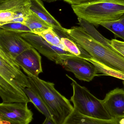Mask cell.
Here are the masks:
<instances>
[{
    "instance_id": "6da1fadb",
    "label": "cell",
    "mask_w": 124,
    "mask_h": 124,
    "mask_svg": "<svg viewBox=\"0 0 124 124\" xmlns=\"http://www.w3.org/2000/svg\"><path fill=\"white\" fill-rule=\"evenodd\" d=\"M65 31L93 59L107 67L124 73V57L111 51L93 38L81 26Z\"/></svg>"
},
{
    "instance_id": "7a4b0ae2",
    "label": "cell",
    "mask_w": 124,
    "mask_h": 124,
    "mask_svg": "<svg viewBox=\"0 0 124 124\" xmlns=\"http://www.w3.org/2000/svg\"><path fill=\"white\" fill-rule=\"evenodd\" d=\"M23 70L43 101L55 122L56 124H64L74 110L70 101L55 89L53 82L44 81L25 69Z\"/></svg>"
},
{
    "instance_id": "3957f363",
    "label": "cell",
    "mask_w": 124,
    "mask_h": 124,
    "mask_svg": "<svg viewBox=\"0 0 124 124\" xmlns=\"http://www.w3.org/2000/svg\"><path fill=\"white\" fill-rule=\"evenodd\" d=\"M71 6L78 17L96 27L102 23L117 20L124 14V3L118 0H98Z\"/></svg>"
},
{
    "instance_id": "277c9868",
    "label": "cell",
    "mask_w": 124,
    "mask_h": 124,
    "mask_svg": "<svg viewBox=\"0 0 124 124\" xmlns=\"http://www.w3.org/2000/svg\"><path fill=\"white\" fill-rule=\"evenodd\" d=\"M66 76L72 81L73 94L70 101L73 104L74 109L90 118L108 120L113 119L106 109L102 100L96 98L86 87L79 84L68 75Z\"/></svg>"
},
{
    "instance_id": "5b68a950",
    "label": "cell",
    "mask_w": 124,
    "mask_h": 124,
    "mask_svg": "<svg viewBox=\"0 0 124 124\" xmlns=\"http://www.w3.org/2000/svg\"><path fill=\"white\" fill-rule=\"evenodd\" d=\"M31 0H0V25L10 22L24 24L31 14Z\"/></svg>"
},
{
    "instance_id": "8992f818",
    "label": "cell",
    "mask_w": 124,
    "mask_h": 124,
    "mask_svg": "<svg viewBox=\"0 0 124 124\" xmlns=\"http://www.w3.org/2000/svg\"><path fill=\"white\" fill-rule=\"evenodd\" d=\"M59 65L66 70L73 73L81 81L89 82L95 77L99 76L94 65L85 59L73 55H61Z\"/></svg>"
},
{
    "instance_id": "52a82bcc",
    "label": "cell",
    "mask_w": 124,
    "mask_h": 124,
    "mask_svg": "<svg viewBox=\"0 0 124 124\" xmlns=\"http://www.w3.org/2000/svg\"><path fill=\"white\" fill-rule=\"evenodd\" d=\"M0 77L24 89L31 87L28 77L23 73L15 59L1 49H0Z\"/></svg>"
},
{
    "instance_id": "ba28073f",
    "label": "cell",
    "mask_w": 124,
    "mask_h": 124,
    "mask_svg": "<svg viewBox=\"0 0 124 124\" xmlns=\"http://www.w3.org/2000/svg\"><path fill=\"white\" fill-rule=\"evenodd\" d=\"M27 103H13L0 104V119L16 124H29L33 114L28 108Z\"/></svg>"
},
{
    "instance_id": "9c48e42d",
    "label": "cell",
    "mask_w": 124,
    "mask_h": 124,
    "mask_svg": "<svg viewBox=\"0 0 124 124\" xmlns=\"http://www.w3.org/2000/svg\"><path fill=\"white\" fill-rule=\"evenodd\" d=\"M21 35L32 47L57 64H59L62 55L67 54L74 56L69 52L66 51L50 44L41 36L33 33H21Z\"/></svg>"
},
{
    "instance_id": "30bf717a",
    "label": "cell",
    "mask_w": 124,
    "mask_h": 124,
    "mask_svg": "<svg viewBox=\"0 0 124 124\" xmlns=\"http://www.w3.org/2000/svg\"><path fill=\"white\" fill-rule=\"evenodd\" d=\"M21 33L0 28V49L15 59L22 52L32 47L22 38Z\"/></svg>"
},
{
    "instance_id": "8fae6325",
    "label": "cell",
    "mask_w": 124,
    "mask_h": 124,
    "mask_svg": "<svg viewBox=\"0 0 124 124\" xmlns=\"http://www.w3.org/2000/svg\"><path fill=\"white\" fill-rule=\"evenodd\" d=\"M0 96L5 103L30 102L24 89L0 77Z\"/></svg>"
},
{
    "instance_id": "7c38bea8",
    "label": "cell",
    "mask_w": 124,
    "mask_h": 124,
    "mask_svg": "<svg viewBox=\"0 0 124 124\" xmlns=\"http://www.w3.org/2000/svg\"><path fill=\"white\" fill-rule=\"evenodd\" d=\"M41 57L35 49L31 47L19 54L15 59L22 69H25L31 74L38 77L43 72Z\"/></svg>"
},
{
    "instance_id": "4fadbf2b",
    "label": "cell",
    "mask_w": 124,
    "mask_h": 124,
    "mask_svg": "<svg viewBox=\"0 0 124 124\" xmlns=\"http://www.w3.org/2000/svg\"><path fill=\"white\" fill-rule=\"evenodd\" d=\"M103 103L113 118H124V89L116 88L107 93Z\"/></svg>"
},
{
    "instance_id": "5bb4252c",
    "label": "cell",
    "mask_w": 124,
    "mask_h": 124,
    "mask_svg": "<svg viewBox=\"0 0 124 124\" xmlns=\"http://www.w3.org/2000/svg\"><path fill=\"white\" fill-rule=\"evenodd\" d=\"M55 32L59 37L61 43L66 48L68 51L75 56L85 59H90L91 55L76 42L66 32L65 28H53Z\"/></svg>"
},
{
    "instance_id": "9a60e30c",
    "label": "cell",
    "mask_w": 124,
    "mask_h": 124,
    "mask_svg": "<svg viewBox=\"0 0 124 124\" xmlns=\"http://www.w3.org/2000/svg\"><path fill=\"white\" fill-rule=\"evenodd\" d=\"M63 124H124V118L104 120L85 116L74 108Z\"/></svg>"
},
{
    "instance_id": "2e32d148",
    "label": "cell",
    "mask_w": 124,
    "mask_h": 124,
    "mask_svg": "<svg viewBox=\"0 0 124 124\" xmlns=\"http://www.w3.org/2000/svg\"><path fill=\"white\" fill-rule=\"evenodd\" d=\"M42 0H31V11L48 23L53 28H62L60 23L47 11Z\"/></svg>"
},
{
    "instance_id": "e0dca14e",
    "label": "cell",
    "mask_w": 124,
    "mask_h": 124,
    "mask_svg": "<svg viewBox=\"0 0 124 124\" xmlns=\"http://www.w3.org/2000/svg\"><path fill=\"white\" fill-rule=\"evenodd\" d=\"M30 84V87L24 89V91L30 99V102L32 103L36 109L45 116L46 118L52 119L51 115L43 101L36 90L33 84L31 82Z\"/></svg>"
},
{
    "instance_id": "ac0fdd59",
    "label": "cell",
    "mask_w": 124,
    "mask_h": 124,
    "mask_svg": "<svg viewBox=\"0 0 124 124\" xmlns=\"http://www.w3.org/2000/svg\"><path fill=\"white\" fill-rule=\"evenodd\" d=\"M24 24L31 30L32 33L37 35L52 27L32 11L26 18Z\"/></svg>"
},
{
    "instance_id": "d6986e66",
    "label": "cell",
    "mask_w": 124,
    "mask_h": 124,
    "mask_svg": "<svg viewBox=\"0 0 124 124\" xmlns=\"http://www.w3.org/2000/svg\"><path fill=\"white\" fill-rule=\"evenodd\" d=\"M100 25L111 31L116 38H121L124 40V14L117 20L102 23Z\"/></svg>"
},
{
    "instance_id": "ffe728a7",
    "label": "cell",
    "mask_w": 124,
    "mask_h": 124,
    "mask_svg": "<svg viewBox=\"0 0 124 124\" xmlns=\"http://www.w3.org/2000/svg\"><path fill=\"white\" fill-rule=\"evenodd\" d=\"M87 61L92 63L96 67L100 76H106L113 77L124 81V73L111 68L96 61L93 58L87 60Z\"/></svg>"
},
{
    "instance_id": "44dd1931",
    "label": "cell",
    "mask_w": 124,
    "mask_h": 124,
    "mask_svg": "<svg viewBox=\"0 0 124 124\" xmlns=\"http://www.w3.org/2000/svg\"><path fill=\"white\" fill-rule=\"evenodd\" d=\"M37 35L41 36L50 44L59 47L66 51H68L66 48L61 43L59 37L55 32L52 27L50 28Z\"/></svg>"
},
{
    "instance_id": "7402d4cb",
    "label": "cell",
    "mask_w": 124,
    "mask_h": 124,
    "mask_svg": "<svg viewBox=\"0 0 124 124\" xmlns=\"http://www.w3.org/2000/svg\"><path fill=\"white\" fill-rule=\"evenodd\" d=\"M0 28L20 33L32 32L31 30L26 25L20 23L10 22L6 23L0 25Z\"/></svg>"
},
{
    "instance_id": "603a6c76",
    "label": "cell",
    "mask_w": 124,
    "mask_h": 124,
    "mask_svg": "<svg viewBox=\"0 0 124 124\" xmlns=\"http://www.w3.org/2000/svg\"><path fill=\"white\" fill-rule=\"evenodd\" d=\"M111 44L114 49L124 57V47L119 43L118 40L112 39L111 40Z\"/></svg>"
},
{
    "instance_id": "cb8c5ba5",
    "label": "cell",
    "mask_w": 124,
    "mask_h": 124,
    "mask_svg": "<svg viewBox=\"0 0 124 124\" xmlns=\"http://www.w3.org/2000/svg\"><path fill=\"white\" fill-rule=\"evenodd\" d=\"M69 4L72 5H79L95 1L98 0H62Z\"/></svg>"
},
{
    "instance_id": "d4e9b609",
    "label": "cell",
    "mask_w": 124,
    "mask_h": 124,
    "mask_svg": "<svg viewBox=\"0 0 124 124\" xmlns=\"http://www.w3.org/2000/svg\"><path fill=\"white\" fill-rule=\"evenodd\" d=\"M42 124H56L54 120L50 118H46Z\"/></svg>"
},
{
    "instance_id": "484cf974",
    "label": "cell",
    "mask_w": 124,
    "mask_h": 124,
    "mask_svg": "<svg viewBox=\"0 0 124 124\" xmlns=\"http://www.w3.org/2000/svg\"><path fill=\"white\" fill-rule=\"evenodd\" d=\"M0 124H16L10 123L9 122L4 120L2 119H0Z\"/></svg>"
},
{
    "instance_id": "4316f807",
    "label": "cell",
    "mask_w": 124,
    "mask_h": 124,
    "mask_svg": "<svg viewBox=\"0 0 124 124\" xmlns=\"http://www.w3.org/2000/svg\"><path fill=\"white\" fill-rule=\"evenodd\" d=\"M42 0L45 1V2H47V3H50L55 2L58 0Z\"/></svg>"
},
{
    "instance_id": "83f0119b",
    "label": "cell",
    "mask_w": 124,
    "mask_h": 124,
    "mask_svg": "<svg viewBox=\"0 0 124 124\" xmlns=\"http://www.w3.org/2000/svg\"><path fill=\"white\" fill-rule=\"evenodd\" d=\"M119 43L121 44L122 46H123L124 47V41H121L118 40Z\"/></svg>"
},
{
    "instance_id": "f1b7e54d",
    "label": "cell",
    "mask_w": 124,
    "mask_h": 124,
    "mask_svg": "<svg viewBox=\"0 0 124 124\" xmlns=\"http://www.w3.org/2000/svg\"><path fill=\"white\" fill-rule=\"evenodd\" d=\"M118 0L124 3V0Z\"/></svg>"
},
{
    "instance_id": "f546056e",
    "label": "cell",
    "mask_w": 124,
    "mask_h": 124,
    "mask_svg": "<svg viewBox=\"0 0 124 124\" xmlns=\"http://www.w3.org/2000/svg\"><path fill=\"white\" fill-rule=\"evenodd\" d=\"M123 84H124V81H123Z\"/></svg>"
}]
</instances>
